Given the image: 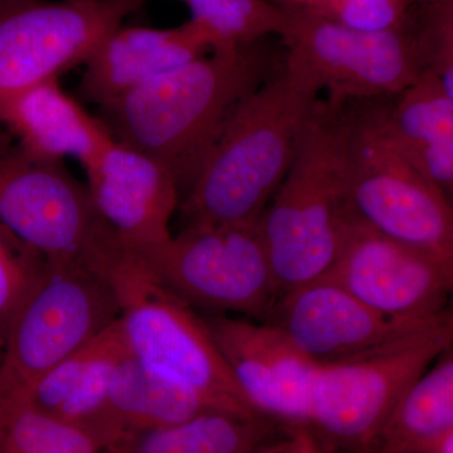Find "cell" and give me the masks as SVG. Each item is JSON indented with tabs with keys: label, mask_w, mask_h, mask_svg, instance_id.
<instances>
[{
	"label": "cell",
	"mask_w": 453,
	"mask_h": 453,
	"mask_svg": "<svg viewBox=\"0 0 453 453\" xmlns=\"http://www.w3.org/2000/svg\"><path fill=\"white\" fill-rule=\"evenodd\" d=\"M285 453H326L316 445L315 441L310 436L306 429H297L296 437H295L292 445L286 449Z\"/></svg>",
	"instance_id": "83f0119b"
},
{
	"label": "cell",
	"mask_w": 453,
	"mask_h": 453,
	"mask_svg": "<svg viewBox=\"0 0 453 453\" xmlns=\"http://www.w3.org/2000/svg\"><path fill=\"white\" fill-rule=\"evenodd\" d=\"M320 92L283 65L244 98L181 198V229L257 220L294 162Z\"/></svg>",
	"instance_id": "7a4b0ae2"
},
{
	"label": "cell",
	"mask_w": 453,
	"mask_h": 453,
	"mask_svg": "<svg viewBox=\"0 0 453 453\" xmlns=\"http://www.w3.org/2000/svg\"><path fill=\"white\" fill-rule=\"evenodd\" d=\"M83 169L95 207L127 250L144 253L170 240L181 196L165 165L113 139Z\"/></svg>",
	"instance_id": "5bb4252c"
},
{
	"label": "cell",
	"mask_w": 453,
	"mask_h": 453,
	"mask_svg": "<svg viewBox=\"0 0 453 453\" xmlns=\"http://www.w3.org/2000/svg\"><path fill=\"white\" fill-rule=\"evenodd\" d=\"M296 432L261 414L210 411L177 425L129 434L105 453H285Z\"/></svg>",
	"instance_id": "ffe728a7"
},
{
	"label": "cell",
	"mask_w": 453,
	"mask_h": 453,
	"mask_svg": "<svg viewBox=\"0 0 453 453\" xmlns=\"http://www.w3.org/2000/svg\"><path fill=\"white\" fill-rule=\"evenodd\" d=\"M418 2H422V3H436V2H442V0H418Z\"/></svg>",
	"instance_id": "f1b7e54d"
},
{
	"label": "cell",
	"mask_w": 453,
	"mask_h": 453,
	"mask_svg": "<svg viewBox=\"0 0 453 453\" xmlns=\"http://www.w3.org/2000/svg\"><path fill=\"white\" fill-rule=\"evenodd\" d=\"M425 71L436 74L453 96V0L423 3L414 17Z\"/></svg>",
	"instance_id": "4316f807"
},
{
	"label": "cell",
	"mask_w": 453,
	"mask_h": 453,
	"mask_svg": "<svg viewBox=\"0 0 453 453\" xmlns=\"http://www.w3.org/2000/svg\"><path fill=\"white\" fill-rule=\"evenodd\" d=\"M149 0H0V105L85 65Z\"/></svg>",
	"instance_id": "8fae6325"
},
{
	"label": "cell",
	"mask_w": 453,
	"mask_h": 453,
	"mask_svg": "<svg viewBox=\"0 0 453 453\" xmlns=\"http://www.w3.org/2000/svg\"><path fill=\"white\" fill-rule=\"evenodd\" d=\"M0 453H105L83 429L22 405L0 419Z\"/></svg>",
	"instance_id": "cb8c5ba5"
},
{
	"label": "cell",
	"mask_w": 453,
	"mask_h": 453,
	"mask_svg": "<svg viewBox=\"0 0 453 453\" xmlns=\"http://www.w3.org/2000/svg\"><path fill=\"white\" fill-rule=\"evenodd\" d=\"M211 52L210 41L190 20L168 29L121 25L85 62L77 94L98 106Z\"/></svg>",
	"instance_id": "2e32d148"
},
{
	"label": "cell",
	"mask_w": 453,
	"mask_h": 453,
	"mask_svg": "<svg viewBox=\"0 0 453 453\" xmlns=\"http://www.w3.org/2000/svg\"><path fill=\"white\" fill-rule=\"evenodd\" d=\"M129 356L118 319L47 372L26 405L83 429L106 449L115 441L109 414L110 384L118 365Z\"/></svg>",
	"instance_id": "e0dca14e"
},
{
	"label": "cell",
	"mask_w": 453,
	"mask_h": 453,
	"mask_svg": "<svg viewBox=\"0 0 453 453\" xmlns=\"http://www.w3.org/2000/svg\"><path fill=\"white\" fill-rule=\"evenodd\" d=\"M210 411L219 410L131 354L113 372L109 414L115 442L136 432L177 425Z\"/></svg>",
	"instance_id": "44dd1931"
},
{
	"label": "cell",
	"mask_w": 453,
	"mask_h": 453,
	"mask_svg": "<svg viewBox=\"0 0 453 453\" xmlns=\"http://www.w3.org/2000/svg\"><path fill=\"white\" fill-rule=\"evenodd\" d=\"M265 323L319 366L365 353L427 321L389 320L338 283L321 279L281 295Z\"/></svg>",
	"instance_id": "9a60e30c"
},
{
	"label": "cell",
	"mask_w": 453,
	"mask_h": 453,
	"mask_svg": "<svg viewBox=\"0 0 453 453\" xmlns=\"http://www.w3.org/2000/svg\"><path fill=\"white\" fill-rule=\"evenodd\" d=\"M280 37L286 67L339 101L396 96L423 71V57L412 25L401 31L347 28L305 9L285 7ZM416 17V16H414Z\"/></svg>",
	"instance_id": "30bf717a"
},
{
	"label": "cell",
	"mask_w": 453,
	"mask_h": 453,
	"mask_svg": "<svg viewBox=\"0 0 453 453\" xmlns=\"http://www.w3.org/2000/svg\"><path fill=\"white\" fill-rule=\"evenodd\" d=\"M110 280L131 356L184 384L214 410L259 414L234 380L204 319L160 285L136 253L127 250Z\"/></svg>",
	"instance_id": "52a82bcc"
},
{
	"label": "cell",
	"mask_w": 453,
	"mask_h": 453,
	"mask_svg": "<svg viewBox=\"0 0 453 453\" xmlns=\"http://www.w3.org/2000/svg\"><path fill=\"white\" fill-rule=\"evenodd\" d=\"M204 321L253 410L292 428H308L318 365L265 321L216 312Z\"/></svg>",
	"instance_id": "4fadbf2b"
},
{
	"label": "cell",
	"mask_w": 453,
	"mask_h": 453,
	"mask_svg": "<svg viewBox=\"0 0 453 453\" xmlns=\"http://www.w3.org/2000/svg\"><path fill=\"white\" fill-rule=\"evenodd\" d=\"M120 316L109 277L49 262L3 336L0 419L26 405L38 381Z\"/></svg>",
	"instance_id": "5b68a950"
},
{
	"label": "cell",
	"mask_w": 453,
	"mask_h": 453,
	"mask_svg": "<svg viewBox=\"0 0 453 453\" xmlns=\"http://www.w3.org/2000/svg\"><path fill=\"white\" fill-rule=\"evenodd\" d=\"M41 253L0 225V345L9 321L46 270Z\"/></svg>",
	"instance_id": "484cf974"
},
{
	"label": "cell",
	"mask_w": 453,
	"mask_h": 453,
	"mask_svg": "<svg viewBox=\"0 0 453 453\" xmlns=\"http://www.w3.org/2000/svg\"><path fill=\"white\" fill-rule=\"evenodd\" d=\"M451 310L357 356L316 369L308 428L326 453H369L408 388L452 347Z\"/></svg>",
	"instance_id": "277c9868"
},
{
	"label": "cell",
	"mask_w": 453,
	"mask_h": 453,
	"mask_svg": "<svg viewBox=\"0 0 453 453\" xmlns=\"http://www.w3.org/2000/svg\"><path fill=\"white\" fill-rule=\"evenodd\" d=\"M270 68L256 44L211 52L101 104L96 116L116 142L165 165L183 198L226 122Z\"/></svg>",
	"instance_id": "6da1fadb"
},
{
	"label": "cell",
	"mask_w": 453,
	"mask_h": 453,
	"mask_svg": "<svg viewBox=\"0 0 453 453\" xmlns=\"http://www.w3.org/2000/svg\"><path fill=\"white\" fill-rule=\"evenodd\" d=\"M324 279L389 320L425 323L449 310L453 264L378 234L354 216Z\"/></svg>",
	"instance_id": "7c38bea8"
},
{
	"label": "cell",
	"mask_w": 453,
	"mask_h": 453,
	"mask_svg": "<svg viewBox=\"0 0 453 453\" xmlns=\"http://www.w3.org/2000/svg\"><path fill=\"white\" fill-rule=\"evenodd\" d=\"M452 438L451 347L404 393L369 453H437Z\"/></svg>",
	"instance_id": "7402d4cb"
},
{
	"label": "cell",
	"mask_w": 453,
	"mask_h": 453,
	"mask_svg": "<svg viewBox=\"0 0 453 453\" xmlns=\"http://www.w3.org/2000/svg\"><path fill=\"white\" fill-rule=\"evenodd\" d=\"M351 211L378 234L453 264V211L392 144L380 105L354 106L348 145Z\"/></svg>",
	"instance_id": "ba28073f"
},
{
	"label": "cell",
	"mask_w": 453,
	"mask_h": 453,
	"mask_svg": "<svg viewBox=\"0 0 453 453\" xmlns=\"http://www.w3.org/2000/svg\"><path fill=\"white\" fill-rule=\"evenodd\" d=\"M190 12V22L210 41L213 52H232L280 35L286 9L267 0H179Z\"/></svg>",
	"instance_id": "603a6c76"
},
{
	"label": "cell",
	"mask_w": 453,
	"mask_h": 453,
	"mask_svg": "<svg viewBox=\"0 0 453 453\" xmlns=\"http://www.w3.org/2000/svg\"><path fill=\"white\" fill-rule=\"evenodd\" d=\"M353 110V101L318 98L294 162L259 217L280 296L324 279L347 240Z\"/></svg>",
	"instance_id": "3957f363"
},
{
	"label": "cell",
	"mask_w": 453,
	"mask_h": 453,
	"mask_svg": "<svg viewBox=\"0 0 453 453\" xmlns=\"http://www.w3.org/2000/svg\"><path fill=\"white\" fill-rule=\"evenodd\" d=\"M136 255L160 285L192 308L265 321L280 296L259 219L183 228Z\"/></svg>",
	"instance_id": "9c48e42d"
},
{
	"label": "cell",
	"mask_w": 453,
	"mask_h": 453,
	"mask_svg": "<svg viewBox=\"0 0 453 453\" xmlns=\"http://www.w3.org/2000/svg\"><path fill=\"white\" fill-rule=\"evenodd\" d=\"M0 225L49 262L107 277L127 251L64 162L29 154L2 127Z\"/></svg>",
	"instance_id": "8992f818"
},
{
	"label": "cell",
	"mask_w": 453,
	"mask_h": 453,
	"mask_svg": "<svg viewBox=\"0 0 453 453\" xmlns=\"http://www.w3.org/2000/svg\"><path fill=\"white\" fill-rule=\"evenodd\" d=\"M0 127L29 154L64 162L73 157L82 168L94 163L113 138L58 79L27 89L0 105Z\"/></svg>",
	"instance_id": "ac0fdd59"
},
{
	"label": "cell",
	"mask_w": 453,
	"mask_h": 453,
	"mask_svg": "<svg viewBox=\"0 0 453 453\" xmlns=\"http://www.w3.org/2000/svg\"><path fill=\"white\" fill-rule=\"evenodd\" d=\"M380 105V121L392 144L414 168L451 201L453 192V96L436 74L421 76Z\"/></svg>",
	"instance_id": "d6986e66"
},
{
	"label": "cell",
	"mask_w": 453,
	"mask_h": 453,
	"mask_svg": "<svg viewBox=\"0 0 453 453\" xmlns=\"http://www.w3.org/2000/svg\"><path fill=\"white\" fill-rule=\"evenodd\" d=\"M282 7L305 9L347 28L363 32L401 31L413 23L418 0H275Z\"/></svg>",
	"instance_id": "d4e9b609"
}]
</instances>
